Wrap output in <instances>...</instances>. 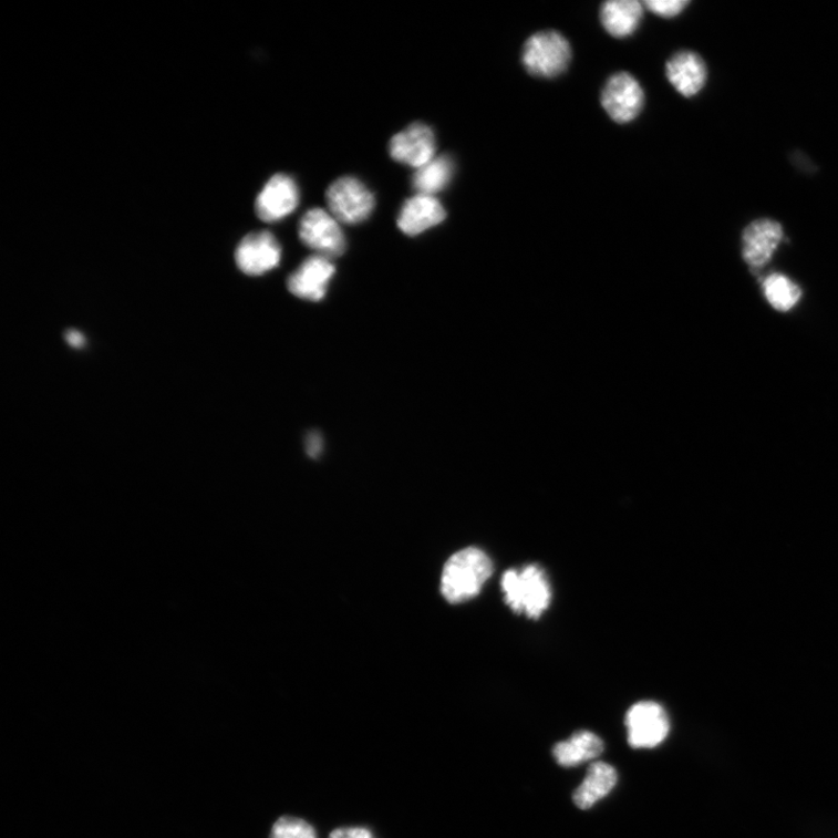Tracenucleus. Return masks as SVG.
I'll list each match as a JSON object with an SVG mask.
<instances>
[{
	"instance_id": "nucleus-1",
	"label": "nucleus",
	"mask_w": 838,
	"mask_h": 838,
	"mask_svg": "<svg viewBox=\"0 0 838 838\" xmlns=\"http://www.w3.org/2000/svg\"><path fill=\"white\" fill-rule=\"evenodd\" d=\"M493 573L489 557L480 549L468 548L446 562L441 590L451 603H462L477 597Z\"/></svg>"
},
{
	"instance_id": "nucleus-2",
	"label": "nucleus",
	"mask_w": 838,
	"mask_h": 838,
	"mask_svg": "<svg viewBox=\"0 0 838 838\" xmlns=\"http://www.w3.org/2000/svg\"><path fill=\"white\" fill-rule=\"evenodd\" d=\"M506 603L516 614L539 619L551 602L548 577L536 565L508 570L503 577Z\"/></svg>"
},
{
	"instance_id": "nucleus-3",
	"label": "nucleus",
	"mask_w": 838,
	"mask_h": 838,
	"mask_svg": "<svg viewBox=\"0 0 838 838\" xmlns=\"http://www.w3.org/2000/svg\"><path fill=\"white\" fill-rule=\"evenodd\" d=\"M572 58L568 40L556 31L538 32L525 43L523 62L529 74L552 79L569 66Z\"/></svg>"
},
{
	"instance_id": "nucleus-4",
	"label": "nucleus",
	"mask_w": 838,
	"mask_h": 838,
	"mask_svg": "<svg viewBox=\"0 0 838 838\" xmlns=\"http://www.w3.org/2000/svg\"><path fill=\"white\" fill-rule=\"evenodd\" d=\"M327 200L332 216L349 225L365 221L375 208L373 193L353 176L334 180L327 192Z\"/></svg>"
},
{
	"instance_id": "nucleus-5",
	"label": "nucleus",
	"mask_w": 838,
	"mask_h": 838,
	"mask_svg": "<svg viewBox=\"0 0 838 838\" xmlns=\"http://www.w3.org/2000/svg\"><path fill=\"white\" fill-rule=\"evenodd\" d=\"M628 743L633 749H652L668 737L670 721L656 702L642 701L627 713Z\"/></svg>"
},
{
	"instance_id": "nucleus-6",
	"label": "nucleus",
	"mask_w": 838,
	"mask_h": 838,
	"mask_svg": "<svg viewBox=\"0 0 838 838\" xmlns=\"http://www.w3.org/2000/svg\"><path fill=\"white\" fill-rule=\"evenodd\" d=\"M301 241L319 256L338 258L346 251V239L338 220L323 209H311L301 219Z\"/></svg>"
},
{
	"instance_id": "nucleus-7",
	"label": "nucleus",
	"mask_w": 838,
	"mask_h": 838,
	"mask_svg": "<svg viewBox=\"0 0 838 838\" xmlns=\"http://www.w3.org/2000/svg\"><path fill=\"white\" fill-rule=\"evenodd\" d=\"M601 103L611 120L621 124L630 123L640 115L643 108V89L630 74H617L608 80Z\"/></svg>"
},
{
	"instance_id": "nucleus-8",
	"label": "nucleus",
	"mask_w": 838,
	"mask_h": 838,
	"mask_svg": "<svg viewBox=\"0 0 838 838\" xmlns=\"http://www.w3.org/2000/svg\"><path fill=\"white\" fill-rule=\"evenodd\" d=\"M282 249L268 231L246 236L236 249V263L244 275L260 277L280 265Z\"/></svg>"
},
{
	"instance_id": "nucleus-9",
	"label": "nucleus",
	"mask_w": 838,
	"mask_h": 838,
	"mask_svg": "<svg viewBox=\"0 0 838 838\" xmlns=\"http://www.w3.org/2000/svg\"><path fill=\"white\" fill-rule=\"evenodd\" d=\"M436 151L434 131L422 123L407 126L390 143V153L395 162L417 169L434 161Z\"/></svg>"
},
{
	"instance_id": "nucleus-10",
	"label": "nucleus",
	"mask_w": 838,
	"mask_h": 838,
	"mask_svg": "<svg viewBox=\"0 0 838 838\" xmlns=\"http://www.w3.org/2000/svg\"><path fill=\"white\" fill-rule=\"evenodd\" d=\"M300 189L296 179L286 174L271 177L256 201V213L266 223H277L297 210Z\"/></svg>"
},
{
	"instance_id": "nucleus-11",
	"label": "nucleus",
	"mask_w": 838,
	"mask_h": 838,
	"mask_svg": "<svg viewBox=\"0 0 838 838\" xmlns=\"http://www.w3.org/2000/svg\"><path fill=\"white\" fill-rule=\"evenodd\" d=\"M784 237L783 226L773 219L753 221L743 232V258L753 269L773 259Z\"/></svg>"
},
{
	"instance_id": "nucleus-12",
	"label": "nucleus",
	"mask_w": 838,
	"mask_h": 838,
	"mask_svg": "<svg viewBox=\"0 0 838 838\" xmlns=\"http://www.w3.org/2000/svg\"><path fill=\"white\" fill-rule=\"evenodd\" d=\"M335 267L322 256L308 258L288 279V289L299 299L319 302L327 296Z\"/></svg>"
},
{
	"instance_id": "nucleus-13",
	"label": "nucleus",
	"mask_w": 838,
	"mask_h": 838,
	"mask_svg": "<svg viewBox=\"0 0 838 838\" xmlns=\"http://www.w3.org/2000/svg\"><path fill=\"white\" fill-rule=\"evenodd\" d=\"M446 211L435 196L416 195L407 199L397 218L399 229L415 237L443 223Z\"/></svg>"
},
{
	"instance_id": "nucleus-14",
	"label": "nucleus",
	"mask_w": 838,
	"mask_h": 838,
	"mask_svg": "<svg viewBox=\"0 0 838 838\" xmlns=\"http://www.w3.org/2000/svg\"><path fill=\"white\" fill-rule=\"evenodd\" d=\"M666 75L679 94L692 97L705 86L707 68L700 55L693 52H681L668 62Z\"/></svg>"
},
{
	"instance_id": "nucleus-15",
	"label": "nucleus",
	"mask_w": 838,
	"mask_h": 838,
	"mask_svg": "<svg viewBox=\"0 0 838 838\" xmlns=\"http://www.w3.org/2000/svg\"><path fill=\"white\" fill-rule=\"evenodd\" d=\"M618 783L615 767L597 762L588 767L587 776L573 793V803L580 809H590L609 795Z\"/></svg>"
},
{
	"instance_id": "nucleus-16",
	"label": "nucleus",
	"mask_w": 838,
	"mask_h": 838,
	"mask_svg": "<svg viewBox=\"0 0 838 838\" xmlns=\"http://www.w3.org/2000/svg\"><path fill=\"white\" fill-rule=\"evenodd\" d=\"M643 18V7L637 0H613L601 9L604 30L615 38H627L635 32Z\"/></svg>"
},
{
	"instance_id": "nucleus-17",
	"label": "nucleus",
	"mask_w": 838,
	"mask_h": 838,
	"mask_svg": "<svg viewBox=\"0 0 838 838\" xmlns=\"http://www.w3.org/2000/svg\"><path fill=\"white\" fill-rule=\"evenodd\" d=\"M604 751L603 741L591 732H578L569 741L554 746L552 754L560 766L573 767L599 757Z\"/></svg>"
},
{
	"instance_id": "nucleus-18",
	"label": "nucleus",
	"mask_w": 838,
	"mask_h": 838,
	"mask_svg": "<svg viewBox=\"0 0 838 838\" xmlns=\"http://www.w3.org/2000/svg\"><path fill=\"white\" fill-rule=\"evenodd\" d=\"M455 172L456 165L451 156H436L434 161L417 169L413 177L414 189L421 195L434 196L449 185Z\"/></svg>"
},
{
	"instance_id": "nucleus-19",
	"label": "nucleus",
	"mask_w": 838,
	"mask_h": 838,
	"mask_svg": "<svg viewBox=\"0 0 838 838\" xmlns=\"http://www.w3.org/2000/svg\"><path fill=\"white\" fill-rule=\"evenodd\" d=\"M763 289L768 303L783 312L795 308L801 298L800 288L783 275L766 278Z\"/></svg>"
},
{
	"instance_id": "nucleus-20",
	"label": "nucleus",
	"mask_w": 838,
	"mask_h": 838,
	"mask_svg": "<svg viewBox=\"0 0 838 838\" xmlns=\"http://www.w3.org/2000/svg\"><path fill=\"white\" fill-rule=\"evenodd\" d=\"M270 838H317V835L307 821L283 817L271 829Z\"/></svg>"
},
{
	"instance_id": "nucleus-21",
	"label": "nucleus",
	"mask_w": 838,
	"mask_h": 838,
	"mask_svg": "<svg viewBox=\"0 0 838 838\" xmlns=\"http://www.w3.org/2000/svg\"><path fill=\"white\" fill-rule=\"evenodd\" d=\"M689 4L687 0H648L644 3L648 10L664 18L681 14Z\"/></svg>"
},
{
	"instance_id": "nucleus-22",
	"label": "nucleus",
	"mask_w": 838,
	"mask_h": 838,
	"mask_svg": "<svg viewBox=\"0 0 838 838\" xmlns=\"http://www.w3.org/2000/svg\"><path fill=\"white\" fill-rule=\"evenodd\" d=\"M330 838H374L373 834L366 828H341L335 829Z\"/></svg>"
},
{
	"instance_id": "nucleus-23",
	"label": "nucleus",
	"mask_w": 838,
	"mask_h": 838,
	"mask_svg": "<svg viewBox=\"0 0 838 838\" xmlns=\"http://www.w3.org/2000/svg\"><path fill=\"white\" fill-rule=\"evenodd\" d=\"M323 447L322 437L320 434L311 433L307 439V451L312 458L319 457Z\"/></svg>"
},
{
	"instance_id": "nucleus-24",
	"label": "nucleus",
	"mask_w": 838,
	"mask_h": 838,
	"mask_svg": "<svg viewBox=\"0 0 838 838\" xmlns=\"http://www.w3.org/2000/svg\"><path fill=\"white\" fill-rule=\"evenodd\" d=\"M65 341L68 344H70L74 349H82L85 345V337L76 331V330H70L65 333Z\"/></svg>"
}]
</instances>
